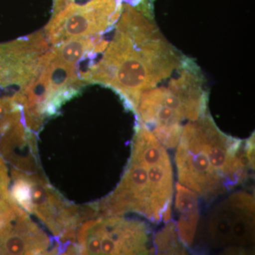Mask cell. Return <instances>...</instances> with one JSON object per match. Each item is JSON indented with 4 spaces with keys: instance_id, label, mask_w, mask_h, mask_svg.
<instances>
[{
    "instance_id": "6da1fadb",
    "label": "cell",
    "mask_w": 255,
    "mask_h": 255,
    "mask_svg": "<svg viewBox=\"0 0 255 255\" xmlns=\"http://www.w3.org/2000/svg\"><path fill=\"white\" fill-rule=\"evenodd\" d=\"M122 18L102 59L82 76L112 87L136 113L142 94L180 64L179 55L143 12L123 5Z\"/></svg>"
},
{
    "instance_id": "7a4b0ae2",
    "label": "cell",
    "mask_w": 255,
    "mask_h": 255,
    "mask_svg": "<svg viewBox=\"0 0 255 255\" xmlns=\"http://www.w3.org/2000/svg\"><path fill=\"white\" fill-rule=\"evenodd\" d=\"M177 146L179 184L205 201L232 190L254 168V135L245 143L228 136L209 114H203L183 128Z\"/></svg>"
},
{
    "instance_id": "3957f363",
    "label": "cell",
    "mask_w": 255,
    "mask_h": 255,
    "mask_svg": "<svg viewBox=\"0 0 255 255\" xmlns=\"http://www.w3.org/2000/svg\"><path fill=\"white\" fill-rule=\"evenodd\" d=\"M173 170L165 147L139 122L131 154L122 180L113 192L94 204L97 214L134 213L152 223L167 222L173 196Z\"/></svg>"
},
{
    "instance_id": "277c9868",
    "label": "cell",
    "mask_w": 255,
    "mask_h": 255,
    "mask_svg": "<svg viewBox=\"0 0 255 255\" xmlns=\"http://www.w3.org/2000/svg\"><path fill=\"white\" fill-rule=\"evenodd\" d=\"M206 104L201 79L187 69L167 88L144 92L135 114L139 122L152 128L151 131L164 147L173 148L182 133L181 124L205 114Z\"/></svg>"
},
{
    "instance_id": "5b68a950",
    "label": "cell",
    "mask_w": 255,
    "mask_h": 255,
    "mask_svg": "<svg viewBox=\"0 0 255 255\" xmlns=\"http://www.w3.org/2000/svg\"><path fill=\"white\" fill-rule=\"evenodd\" d=\"M11 194L15 202L28 214L41 221L57 239L73 242L81 223L93 216V207L81 208L59 195L39 172H21L12 169Z\"/></svg>"
},
{
    "instance_id": "8992f818",
    "label": "cell",
    "mask_w": 255,
    "mask_h": 255,
    "mask_svg": "<svg viewBox=\"0 0 255 255\" xmlns=\"http://www.w3.org/2000/svg\"><path fill=\"white\" fill-rule=\"evenodd\" d=\"M77 253L82 255H147L152 253L145 222L122 215L97 214L80 225Z\"/></svg>"
},
{
    "instance_id": "52a82bcc",
    "label": "cell",
    "mask_w": 255,
    "mask_h": 255,
    "mask_svg": "<svg viewBox=\"0 0 255 255\" xmlns=\"http://www.w3.org/2000/svg\"><path fill=\"white\" fill-rule=\"evenodd\" d=\"M122 0H91L85 4L71 2L57 12L45 28L48 43L59 44L78 38L99 36L118 21Z\"/></svg>"
},
{
    "instance_id": "ba28073f",
    "label": "cell",
    "mask_w": 255,
    "mask_h": 255,
    "mask_svg": "<svg viewBox=\"0 0 255 255\" xmlns=\"http://www.w3.org/2000/svg\"><path fill=\"white\" fill-rule=\"evenodd\" d=\"M207 233L214 248L246 253L255 241L254 196L238 191L228 197L211 213Z\"/></svg>"
},
{
    "instance_id": "9c48e42d",
    "label": "cell",
    "mask_w": 255,
    "mask_h": 255,
    "mask_svg": "<svg viewBox=\"0 0 255 255\" xmlns=\"http://www.w3.org/2000/svg\"><path fill=\"white\" fill-rule=\"evenodd\" d=\"M48 44L44 32L38 31L0 45V85L22 90L36 75L42 57L49 50Z\"/></svg>"
},
{
    "instance_id": "30bf717a",
    "label": "cell",
    "mask_w": 255,
    "mask_h": 255,
    "mask_svg": "<svg viewBox=\"0 0 255 255\" xmlns=\"http://www.w3.org/2000/svg\"><path fill=\"white\" fill-rule=\"evenodd\" d=\"M52 245L47 233L18 205L0 220V255H46Z\"/></svg>"
},
{
    "instance_id": "8fae6325",
    "label": "cell",
    "mask_w": 255,
    "mask_h": 255,
    "mask_svg": "<svg viewBox=\"0 0 255 255\" xmlns=\"http://www.w3.org/2000/svg\"><path fill=\"white\" fill-rule=\"evenodd\" d=\"M175 208L179 214L177 229L180 241L186 248L194 242L199 219V196L194 191L177 183Z\"/></svg>"
},
{
    "instance_id": "7c38bea8",
    "label": "cell",
    "mask_w": 255,
    "mask_h": 255,
    "mask_svg": "<svg viewBox=\"0 0 255 255\" xmlns=\"http://www.w3.org/2000/svg\"><path fill=\"white\" fill-rule=\"evenodd\" d=\"M153 252L157 254L184 255L187 253L178 234L177 226L174 221H169L154 239Z\"/></svg>"
},
{
    "instance_id": "4fadbf2b",
    "label": "cell",
    "mask_w": 255,
    "mask_h": 255,
    "mask_svg": "<svg viewBox=\"0 0 255 255\" xmlns=\"http://www.w3.org/2000/svg\"><path fill=\"white\" fill-rule=\"evenodd\" d=\"M9 186H0V219L17 205L9 190Z\"/></svg>"
},
{
    "instance_id": "5bb4252c",
    "label": "cell",
    "mask_w": 255,
    "mask_h": 255,
    "mask_svg": "<svg viewBox=\"0 0 255 255\" xmlns=\"http://www.w3.org/2000/svg\"><path fill=\"white\" fill-rule=\"evenodd\" d=\"M74 0H53V13L57 12L59 10L63 9L70 3L73 2Z\"/></svg>"
}]
</instances>
